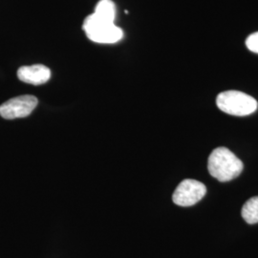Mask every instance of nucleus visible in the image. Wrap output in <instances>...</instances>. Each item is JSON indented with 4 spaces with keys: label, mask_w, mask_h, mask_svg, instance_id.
I'll return each instance as SVG.
<instances>
[{
    "label": "nucleus",
    "mask_w": 258,
    "mask_h": 258,
    "mask_svg": "<svg viewBox=\"0 0 258 258\" xmlns=\"http://www.w3.org/2000/svg\"><path fill=\"white\" fill-rule=\"evenodd\" d=\"M83 29L87 37L96 43L113 44L123 37L122 30L113 21L102 19L94 13L84 19Z\"/></svg>",
    "instance_id": "obj_2"
},
{
    "label": "nucleus",
    "mask_w": 258,
    "mask_h": 258,
    "mask_svg": "<svg viewBox=\"0 0 258 258\" xmlns=\"http://www.w3.org/2000/svg\"><path fill=\"white\" fill-rule=\"evenodd\" d=\"M241 214L248 224L252 225L258 223V196L250 198L244 204Z\"/></svg>",
    "instance_id": "obj_8"
},
{
    "label": "nucleus",
    "mask_w": 258,
    "mask_h": 258,
    "mask_svg": "<svg viewBox=\"0 0 258 258\" xmlns=\"http://www.w3.org/2000/svg\"><path fill=\"white\" fill-rule=\"evenodd\" d=\"M94 14L102 19L114 22L116 18V5L112 0H100L95 7Z\"/></svg>",
    "instance_id": "obj_7"
},
{
    "label": "nucleus",
    "mask_w": 258,
    "mask_h": 258,
    "mask_svg": "<svg viewBox=\"0 0 258 258\" xmlns=\"http://www.w3.org/2000/svg\"><path fill=\"white\" fill-rule=\"evenodd\" d=\"M216 104L220 110L232 116H248L254 113L258 103L254 98L240 91H225L217 96Z\"/></svg>",
    "instance_id": "obj_3"
},
{
    "label": "nucleus",
    "mask_w": 258,
    "mask_h": 258,
    "mask_svg": "<svg viewBox=\"0 0 258 258\" xmlns=\"http://www.w3.org/2000/svg\"><path fill=\"white\" fill-rule=\"evenodd\" d=\"M246 46L249 51L258 54V32L248 37L246 40Z\"/></svg>",
    "instance_id": "obj_9"
},
{
    "label": "nucleus",
    "mask_w": 258,
    "mask_h": 258,
    "mask_svg": "<svg viewBox=\"0 0 258 258\" xmlns=\"http://www.w3.org/2000/svg\"><path fill=\"white\" fill-rule=\"evenodd\" d=\"M243 167V162L227 148H215L209 157V172L220 182L233 180L240 175Z\"/></svg>",
    "instance_id": "obj_1"
},
{
    "label": "nucleus",
    "mask_w": 258,
    "mask_h": 258,
    "mask_svg": "<svg viewBox=\"0 0 258 258\" xmlns=\"http://www.w3.org/2000/svg\"><path fill=\"white\" fill-rule=\"evenodd\" d=\"M37 98L31 95L13 98L0 105V116L6 120L25 118L37 107Z\"/></svg>",
    "instance_id": "obj_4"
},
{
    "label": "nucleus",
    "mask_w": 258,
    "mask_h": 258,
    "mask_svg": "<svg viewBox=\"0 0 258 258\" xmlns=\"http://www.w3.org/2000/svg\"><path fill=\"white\" fill-rule=\"evenodd\" d=\"M18 78L23 83L40 85L50 80L51 70L42 64L22 66L18 70Z\"/></svg>",
    "instance_id": "obj_6"
},
{
    "label": "nucleus",
    "mask_w": 258,
    "mask_h": 258,
    "mask_svg": "<svg viewBox=\"0 0 258 258\" xmlns=\"http://www.w3.org/2000/svg\"><path fill=\"white\" fill-rule=\"evenodd\" d=\"M206 192L207 188L203 183L192 179H185L177 186L172 200L180 207H190L198 203Z\"/></svg>",
    "instance_id": "obj_5"
}]
</instances>
